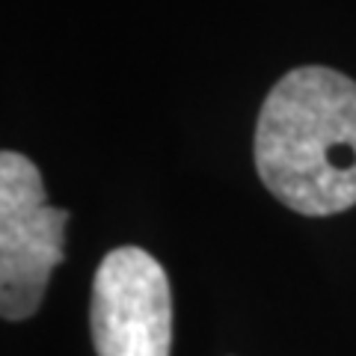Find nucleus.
I'll use <instances>...</instances> for the list:
<instances>
[{
	"instance_id": "1",
	"label": "nucleus",
	"mask_w": 356,
	"mask_h": 356,
	"mask_svg": "<svg viewBox=\"0 0 356 356\" xmlns=\"http://www.w3.org/2000/svg\"><path fill=\"white\" fill-rule=\"evenodd\" d=\"M255 170L285 208L306 217L356 205V81L327 65L291 69L255 125Z\"/></svg>"
},
{
	"instance_id": "2",
	"label": "nucleus",
	"mask_w": 356,
	"mask_h": 356,
	"mask_svg": "<svg viewBox=\"0 0 356 356\" xmlns=\"http://www.w3.org/2000/svg\"><path fill=\"white\" fill-rule=\"evenodd\" d=\"M69 211L48 205L36 163L0 154V312L24 321L39 309L54 267L63 261Z\"/></svg>"
},
{
	"instance_id": "3",
	"label": "nucleus",
	"mask_w": 356,
	"mask_h": 356,
	"mask_svg": "<svg viewBox=\"0 0 356 356\" xmlns=\"http://www.w3.org/2000/svg\"><path fill=\"white\" fill-rule=\"evenodd\" d=\"M89 327L98 356H170L172 294L161 261L140 247L107 252L92 280Z\"/></svg>"
}]
</instances>
